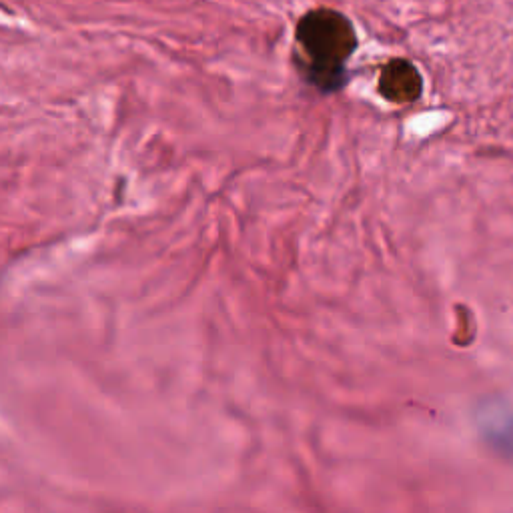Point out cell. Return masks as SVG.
<instances>
[{
    "mask_svg": "<svg viewBox=\"0 0 513 513\" xmlns=\"http://www.w3.org/2000/svg\"><path fill=\"white\" fill-rule=\"evenodd\" d=\"M297 45L307 79L321 91H337L345 81V63L357 45L353 25L333 9H315L299 21Z\"/></svg>",
    "mask_w": 513,
    "mask_h": 513,
    "instance_id": "6da1fadb",
    "label": "cell"
},
{
    "mask_svg": "<svg viewBox=\"0 0 513 513\" xmlns=\"http://www.w3.org/2000/svg\"><path fill=\"white\" fill-rule=\"evenodd\" d=\"M379 89L393 103H411L421 93V79L411 63L393 61L385 67Z\"/></svg>",
    "mask_w": 513,
    "mask_h": 513,
    "instance_id": "7a4b0ae2",
    "label": "cell"
}]
</instances>
